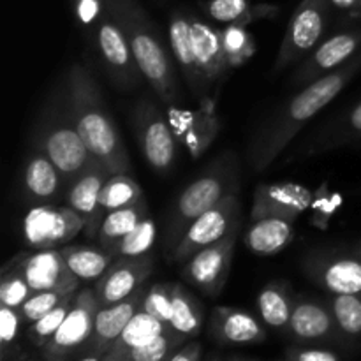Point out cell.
I'll return each instance as SVG.
<instances>
[{
    "mask_svg": "<svg viewBox=\"0 0 361 361\" xmlns=\"http://www.w3.org/2000/svg\"><path fill=\"white\" fill-rule=\"evenodd\" d=\"M109 176L111 175L101 164H97L78 176L66 189L67 207L85 219V233L88 238L99 236V229L106 217L101 207V190Z\"/></svg>",
    "mask_w": 361,
    "mask_h": 361,
    "instance_id": "obj_18",
    "label": "cell"
},
{
    "mask_svg": "<svg viewBox=\"0 0 361 361\" xmlns=\"http://www.w3.org/2000/svg\"><path fill=\"white\" fill-rule=\"evenodd\" d=\"M271 7L264 6L259 13H250L249 0H210L207 4V13L214 20L221 23L231 25L238 23L245 27L252 18H267L270 16Z\"/></svg>",
    "mask_w": 361,
    "mask_h": 361,
    "instance_id": "obj_34",
    "label": "cell"
},
{
    "mask_svg": "<svg viewBox=\"0 0 361 361\" xmlns=\"http://www.w3.org/2000/svg\"><path fill=\"white\" fill-rule=\"evenodd\" d=\"M212 334L222 344H261L267 341V330L256 317L231 307L215 309Z\"/></svg>",
    "mask_w": 361,
    "mask_h": 361,
    "instance_id": "obj_22",
    "label": "cell"
},
{
    "mask_svg": "<svg viewBox=\"0 0 361 361\" xmlns=\"http://www.w3.org/2000/svg\"><path fill=\"white\" fill-rule=\"evenodd\" d=\"M236 224H240V200L233 192L190 224L178 245L171 250V261L183 264L194 254L224 238Z\"/></svg>",
    "mask_w": 361,
    "mask_h": 361,
    "instance_id": "obj_7",
    "label": "cell"
},
{
    "mask_svg": "<svg viewBox=\"0 0 361 361\" xmlns=\"http://www.w3.org/2000/svg\"><path fill=\"white\" fill-rule=\"evenodd\" d=\"M145 200L143 189L127 173H116L104 182L101 190V207L104 214L130 207Z\"/></svg>",
    "mask_w": 361,
    "mask_h": 361,
    "instance_id": "obj_32",
    "label": "cell"
},
{
    "mask_svg": "<svg viewBox=\"0 0 361 361\" xmlns=\"http://www.w3.org/2000/svg\"><path fill=\"white\" fill-rule=\"evenodd\" d=\"M99 300L94 288H85L76 293L73 309L56 334L44 345V355L49 361H62L73 353L85 351L94 331L95 316L99 310Z\"/></svg>",
    "mask_w": 361,
    "mask_h": 361,
    "instance_id": "obj_9",
    "label": "cell"
},
{
    "mask_svg": "<svg viewBox=\"0 0 361 361\" xmlns=\"http://www.w3.org/2000/svg\"><path fill=\"white\" fill-rule=\"evenodd\" d=\"M80 361H102V356H97V355H87L85 358H81Z\"/></svg>",
    "mask_w": 361,
    "mask_h": 361,
    "instance_id": "obj_47",
    "label": "cell"
},
{
    "mask_svg": "<svg viewBox=\"0 0 361 361\" xmlns=\"http://www.w3.org/2000/svg\"><path fill=\"white\" fill-rule=\"evenodd\" d=\"M358 256H360V259H361V245H360V249H358Z\"/></svg>",
    "mask_w": 361,
    "mask_h": 361,
    "instance_id": "obj_50",
    "label": "cell"
},
{
    "mask_svg": "<svg viewBox=\"0 0 361 361\" xmlns=\"http://www.w3.org/2000/svg\"><path fill=\"white\" fill-rule=\"evenodd\" d=\"M23 182L30 200L39 201V203H49L56 200L66 185L62 173L53 164L44 150L30 155L25 164Z\"/></svg>",
    "mask_w": 361,
    "mask_h": 361,
    "instance_id": "obj_24",
    "label": "cell"
},
{
    "mask_svg": "<svg viewBox=\"0 0 361 361\" xmlns=\"http://www.w3.org/2000/svg\"><path fill=\"white\" fill-rule=\"evenodd\" d=\"M34 289L23 277L16 264L9 263L2 270V281H0V305L21 309L25 302L34 295Z\"/></svg>",
    "mask_w": 361,
    "mask_h": 361,
    "instance_id": "obj_38",
    "label": "cell"
},
{
    "mask_svg": "<svg viewBox=\"0 0 361 361\" xmlns=\"http://www.w3.org/2000/svg\"><path fill=\"white\" fill-rule=\"evenodd\" d=\"M331 6L342 11H353L360 6L361 0H330Z\"/></svg>",
    "mask_w": 361,
    "mask_h": 361,
    "instance_id": "obj_46",
    "label": "cell"
},
{
    "mask_svg": "<svg viewBox=\"0 0 361 361\" xmlns=\"http://www.w3.org/2000/svg\"><path fill=\"white\" fill-rule=\"evenodd\" d=\"M361 44V32H342L326 39L312 49L298 73L293 76V85L305 87L312 83L317 78L330 74L344 66L348 60L353 59L358 46Z\"/></svg>",
    "mask_w": 361,
    "mask_h": 361,
    "instance_id": "obj_17",
    "label": "cell"
},
{
    "mask_svg": "<svg viewBox=\"0 0 361 361\" xmlns=\"http://www.w3.org/2000/svg\"><path fill=\"white\" fill-rule=\"evenodd\" d=\"M360 66L361 56L348 60L334 73L324 74L312 83L305 85L295 97L277 109L261 127L250 147L249 161L254 171L263 173L264 169L270 168L275 159L295 140L302 127L341 94Z\"/></svg>",
    "mask_w": 361,
    "mask_h": 361,
    "instance_id": "obj_1",
    "label": "cell"
},
{
    "mask_svg": "<svg viewBox=\"0 0 361 361\" xmlns=\"http://www.w3.org/2000/svg\"><path fill=\"white\" fill-rule=\"evenodd\" d=\"M42 150L46 152L53 164L59 168L66 180V187L90 168L97 166V159L92 155L83 137L78 133L74 120L71 116L69 104L63 102L60 111L53 113L42 136Z\"/></svg>",
    "mask_w": 361,
    "mask_h": 361,
    "instance_id": "obj_5",
    "label": "cell"
},
{
    "mask_svg": "<svg viewBox=\"0 0 361 361\" xmlns=\"http://www.w3.org/2000/svg\"><path fill=\"white\" fill-rule=\"evenodd\" d=\"M295 238L293 222L286 219L264 217L252 221L245 235V245L256 256H275Z\"/></svg>",
    "mask_w": 361,
    "mask_h": 361,
    "instance_id": "obj_25",
    "label": "cell"
},
{
    "mask_svg": "<svg viewBox=\"0 0 361 361\" xmlns=\"http://www.w3.org/2000/svg\"><path fill=\"white\" fill-rule=\"evenodd\" d=\"M141 309L154 316L155 319L171 326L173 316V284H154L147 289Z\"/></svg>",
    "mask_w": 361,
    "mask_h": 361,
    "instance_id": "obj_39",
    "label": "cell"
},
{
    "mask_svg": "<svg viewBox=\"0 0 361 361\" xmlns=\"http://www.w3.org/2000/svg\"><path fill=\"white\" fill-rule=\"evenodd\" d=\"M331 314L341 334L348 337L361 335V296L335 295L330 302Z\"/></svg>",
    "mask_w": 361,
    "mask_h": 361,
    "instance_id": "obj_35",
    "label": "cell"
},
{
    "mask_svg": "<svg viewBox=\"0 0 361 361\" xmlns=\"http://www.w3.org/2000/svg\"><path fill=\"white\" fill-rule=\"evenodd\" d=\"M74 9L78 18L83 25L90 27L99 21L102 16V0H74Z\"/></svg>",
    "mask_w": 361,
    "mask_h": 361,
    "instance_id": "obj_43",
    "label": "cell"
},
{
    "mask_svg": "<svg viewBox=\"0 0 361 361\" xmlns=\"http://www.w3.org/2000/svg\"><path fill=\"white\" fill-rule=\"evenodd\" d=\"M21 270L34 291L76 293L80 279L71 271L60 249L34 250L11 261Z\"/></svg>",
    "mask_w": 361,
    "mask_h": 361,
    "instance_id": "obj_12",
    "label": "cell"
},
{
    "mask_svg": "<svg viewBox=\"0 0 361 361\" xmlns=\"http://www.w3.org/2000/svg\"><path fill=\"white\" fill-rule=\"evenodd\" d=\"M134 129L148 166L155 173H168L175 164L176 141L168 122L152 102L145 101L134 109Z\"/></svg>",
    "mask_w": 361,
    "mask_h": 361,
    "instance_id": "obj_11",
    "label": "cell"
},
{
    "mask_svg": "<svg viewBox=\"0 0 361 361\" xmlns=\"http://www.w3.org/2000/svg\"><path fill=\"white\" fill-rule=\"evenodd\" d=\"M312 200V190L300 185V183H261L254 192L250 217H252V221L264 217H277L295 222L307 208H310Z\"/></svg>",
    "mask_w": 361,
    "mask_h": 361,
    "instance_id": "obj_15",
    "label": "cell"
},
{
    "mask_svg": "<svg viewBox=\"0 0 361 361\" xmlns=\"http://www.w3.org/2000/svg\"><path fill=\"white\" fill-rule=\"evenodd\" d=\"M207 361H222L221 358H219V356L217 355H214V356H210V358H208Z\"/></svg>",
    "mask_w": 361,
    "mask_h": 361,
    "instance_id": "obj_49",
    "label": "cell"
},
{
    "mask_svg": "<svg viewBox=\"0 0 361 361\" xmlns=\"http://www.w3.org/2000/svg\"><path fill=\"white\" fill-rule=\"evenodd\" d=\"M236 183H238V173H236L235 159L233 155H222L204 175L185 187L176 200L169 221L164 242L166 249L171 252L200 215L214 208L226 196L236 192Z\"/></svg>",
    "mask_w": 361,
    "mask_h": 361,
    "instance_id": "obj_4",
    "label": "cell"
},
{
    "mask_svg": "<svg viewBox=\"0 0 361 361\" xmlns=\"http://www.w3.org/2000/svg\"><path fill=\"white\" fill-rule=\"evenodd\" d=\"M157 238V226L150 217L145 219L140 226L133 229L129 235L123 236L118 243L111 249L115 257H140L147 256L154 247Z\"/></svg>",
    "mask_w": 361,
    "mask_h": 361,
    "instance_id": "obj_33",
    "label": "cell"
},
{
    "mask_svg": "<svg viewBox=\"0 0 361 361\" xmlns=\"http://www.w3.org/2000/svg\"><path fill=\"white\" fill-rule=\"evenodd\" d=\"M353 134H361V102L358 106H355L353 111L345 116V120L341 126V130H338V136L331 137V140L337 143L338 137H351Z\"/></svg>",
    "mask_w": 361,
    "mask_h": 361,
    "instance_id": "obj_44",
    "label": "cell"
},
{
    "mask_svg": "<svg viewBox=\"0 0 361 361\" xmlns=\"http://www.w3.org/2000/svg\"><path fill=\"white\" fill-rule=\"evenodd\" d=\"M108 11L126 32L145 80L166 106L175 104L178 88L171 60L143 11L130 0H108Z\"/></svg>",
    "mask_w": 361,
    "mask_h": 361,
    "instance_id": "obj_3",
    "label": "cell"
},
{
    "mask_svg": "<svg viewBox=\"0 0 361 361\" xmlns=\"http://www.w3.org/2000/svg\"><path fill=\"white\" fill-rule=\"evenodd\" d=\"M67 267L83 282H94L102 277L109 264L115 261L109 250L87 245H63L60 249Z\"/></svg>",
    "mask_w": 361,
    "mask_h": 361,
    "instance_id": "obj_26",
    "label": "cell"
},
{
    "mask_svg": "<svg viewBox=\"0 0 361 361\" xmlns=\"http://www.w3.org/2000/svg\"><path fill=\"white\" fill-rule=\"evenodd\" d=\"M288 331L296 341L319 342L331 341L338 328L330 307L314 300H298L293 305Z\"/></svg>",
    "mask_w": 361,
    "mask_h": 361,
    "instance_id": "obj_21",
    "label": "cell"
},
{
    "mask_svg": "<svg viewBox=\"0 0 361 361\" xmlns=\"http://www.w3.org/2000/svg\"><path fill=\"white\" fill-rule=\"evenodd\" d=\"M229 361H256V360H247V358H240V356H233V358H229Z\"/></svg>",
    "mask_w": 361,
    "mask_h": 361,
    "instance_id": "obj_48",
    "label": "cell"
},
{
    "mask_svg": "<svg viewBox=\"0 0 361 361\" xmlns=\"http://www.w3.org/2000/svg\"><path fill=\"white\" fill-rule=\"evenodd\" d=\"M67 104L78 133L99 164L109 173H129L130 159L102 101L97 81L83 66H74L67 81Z\"/></svg>",
    "mask_w": 361,
    "mask_h": 361,
    "instance_id": "obj_2",
    "label": "cell"
},
{
    "mask_svg": "<svg viewBox=\"0 0 361 361\" xmlns=\"http://www.w3.org/2000/svg\"><path fill=\"white\" fill-rule=\"evenodd\" d=\"M330 7V0H302L289 20L288 30L279 48L274 63L275 73L288 69L289 66L312 53L326 30Z\"/></svg>",
    "mask_w": 361,
    "mask_h": 361,
    "instance_id": "obj_6",
    "label": "cell"
},
{
    "mask_svg": "<svg viewBox=\"0 0 361 361\" xmlns=\"http://www.w3.org/2000/svg\"><path fill=\"white\" fill-rule=\"evenodd\" d=\"M190 34H192L194 53H196L201 73L208 85L215 83L224 76L226 71L231 69L226 56L221 30L197 18H190Z\"/></svg>",
    "mask_w": 361,
    "mask_h": 361,
    "instance_id": "obj_20",
    "label": "cell"
},
{
    "mask_svg": "<svg viewBox=\"0 0 361 361\" xmlns=\"http://www.w3.org/2000/svg\"><path fill=\"white\" fill-rule=\"evenodd\" d=\"M97 46L101 49L108 73L120 87H133L140 78V67L134 60L133 49L126 32L111 14H102L97 23Z\"/></svg>",
    "mask_w": 361,
    "mask_h": 361,
    "instance_id": "obj_14",
    "label": "cell"
},
{
    "mask_svg": "<svg viewBox=\"0 0 361 361\" xmlns=\"http://www.w3.org/2000/svg\"><path fill=\"white\" fill-rule=\"evenodd\" d=\"M173 330L169 324L162 323V321L155 319L154 316H150L148 312H145L143 309L137 310L133 316V319L129 321L123 331L120 334V337L116 338V342L113 344V348L109 349V353H122L127 349L140 348V345L150 344L152 341H155L157 337H161L166 331Z\"/></svg>",
    "mask_w": 361,
    "mask_h": 361,
    "instance_id": "obj_30",
    "label": "cell"
},
{
    "mask_svg": "<svg viewBox=\"0 0 361 361\" xmlns=\"http://www.w3.org/2000/svg\"><path fill=\"white\" fill-rule=\"evenodd\" d=\"M74 298H76V293H71V295H67L55 309L49 310L46 316H42L41 319L30 324V328H28V338H30L37 348H44L49 342V338L56 334V330H59L60 324L63 323V319L67 317L69 310L73 309Z\"/></svg>",
    "mask_w": 361,
    "mask_h": 361,
    "instance_id": "obj_37",
    "label": "cell"
},
{
    "mask_svg": "<svg viewBox=\"0 0 361 361\" xmlns=\"http://www.w3.org/2000/svg\"><path fill=\"white\" fill-rule=\"evenodd\" d=\"M201 344L200 342H187L182 348L176 349L168 361H200Z\"/></svg>",
    "mask_w": 361,
    "mask_h": 361,
    "instance_id": "obj_45",
    "label": "cell"
},
{
    "mask_svg": "<svg viewBox=\"0 0 361 361\" xmlns=\"http://www.w3.org/2000/svg\"><path fill=\"white\" fill-rule=\"evenodd\" d=\"M293 305L295 302L289 296L286 286H282L281 282H271L264 286L257 296V310L261 314V319L274 330L288 331Z\"/></svg>",
    "mask_w": 361,
    "mask_h": 361,
    "instance_id": "obj_29",
    "label": "cell"
},
{
    "mask_svg": "<svg viewBox=\"0 0 361 361\" xmlns=\"http://www.w3.org/2000/svg\"><path fill=\"white\" fill-rule=\"evenodd\" d=\"M145 293H147V289L141 288L136 293H133L129 298L122 300V302L113 303V305L108 307H99L97 316H95L94 331H92L90 341H88L87 348H85L87 355H108L109 349L113 348L116 338L123 331V328L129 324L134 314L143 305Z\"/></svg>",
    "mask_w": 361,
    "mask_h": 361,
    "instance_id": "obj_19",
    "label": "cell"
},
{
    "mask_svg": "<svg viewBox=\"0 0 361 361\" xmlns=\"http://www.w3.org/2000/svg\"><path fill=\"white\" fill-rule=\"evenodd\" d=\"M147 217H150V215H148V204L145 200H141L136 204H130V207L118 208V210L106 214L101 229H99V242H101L102 249L111 252L113 247Z\"/></svg>",
    "mask_w": 361,
    "mask_h": 361,
    "instance_id": "obj_27",
    "label": "cell"
},
{
    "mask_svg": "<svg viewBox=\"0 0 361 361\" xmlns=\"http://www.w3.org/2000/svg\"><path fill=\"white\" fill-rule=\"evenodd\" d=\"M71 293L63 291H35L27 302L21 305L20 314L21 319H23L25 324H32L35 321L41 319L42 316L49 312V310L55 309L63 298Z\"/></svg>",
    "mask_w": 361,
    "mask_h": 361,
    "instance_id": "obj_40",
    "label": "cell"
},
{
    "mask_svg": "<svg viewBox=\"0 0 361 361\" xmlns=\"http://www.w3.org/2000/svg\"><path fill=\"white\" fill-rule=\"evenodd\" d=\"M238 231L240 224H236L224 238L200 250L189 261H185L182 270V277L185 279V282H189L207 296L221 295L228 282L229 270H231Z\"/></svg>",
    "mask_w": 361,
    "mask_h": 361,
    "instance_id": "obj_10",
    "label": "cell"
},
{
    "mask_svg": "<svg viewBox=\"0 0 361 361\" xmlns=\"http://www.w3.org/2000/svg\"><path fill=\"white\" fill-rule=\"evenodd\" d=\"M21 324H23V319H21L20 309L7 305L0 307V341H2L4 353H7V349L16 342Z\"/></svg>",
    "mask_w": 361,
    "mask_h": 361,
    "instance_id": "obj_41",
    "label": "cell"
},
{
    "mask_svg": "<svg viewBox=\"0 0 361 361\" xmlns=\"http://www.w3.org/2000/svg\"><path fill=\"white\" fill-rule=\"evenodd\" d=\"M286 361H288V360H286Z\"/></svg>",
    "mask_w": 361,
    "mask_h": 361,
    "instance_id": "obj_51",
    "label": "cell"
},
{
    "mask_svg": "<svg viewBox=\"0 0 361 361\" xmlns=\"http://www.w3.org/2000/svg\"><path fill=\"white\" fill-rule=\"evenodd\" d=\"M183 342H185L183 335L169 330L152 341L150 344L127 349L122 353H108L102 356V361H168L176 349L182 348Z\"/></svg>",
    "mask_w": 361,
    "mask_h": 361,
    "instance_id": "obj_31",
    "label": "cell"
},
{
    "mask_svg": "<svg viewBox=\"0 0 361 361\" xmlns=\"http://www.w3.org/2000/svg\"><path fill=\"white\" fill-rule=\"evenodd\" d=\"M286 356L288 361H341L335 353L316 348H291Z\"/></svg>",
    "mask_w": 361,
    "mask_h": 361,
    "instance_id": "obj_42",
    "label": "cell"
},
{
    "mask_svg": "<svg viewBox=\"0 0 361 361\" xmlns=\"http://www.w3.org/2000/svg\"><path fill=\"white\" fill-rule=\"evenodd\" d=\"M221 34L226 56H228V62L231 67L242 66L256 53V42L243 25H228L224 30H221Z\"/></svg>",
    "mask_w": 361,
    "mask_h": 361,
    "instance_id": "obj_36",
    "label": "cell"
},
{
    "mask_svg": "<svg viewBox=\"0 0 361 361\" xmlns=\"http://www.w3.org/2000/svg\"><path fill=\"white\" fill-rule=\"evenodd\" d=\"M154 270L152 256L115 257L101 279L95 281L94 291L99 305L108 307L129 298L133 293L143 288Z\"/></svg>",
    "mask_w": 361,
    "mask_h": 361,
    "instance_id": "obj_13",
    "label": "cell"
},
{
    "mask_svg": "<svg viewBox=\"0 0 361 361\" xmlns=\"http://www.w3.org/2000/svg\"><path fill=\"white\" fill-rule=\"evenodd\" d=\"M169 44L173 56L185 76L187 85L196 95H201L208 88L201 67L194 53L192 34H190V18L183 13H175L169 23Z\"/></svg>",
    "mask_w": 361,
    "mask_h": 361,
    "instance_id": "obj_23",
    "label": "cell"
},
{
    "mask_svg": "<svg viewBox=\"0 0 361 361\" xmlns=\"http://www.w3.org/2000/svg\"><path fill=\"white\" fill-rule=\"evenodd\" d=\"M203 305L200 300L183 288L180 282L173 284V316L171 328L185 338L197 337L203 326Z\"/></svg>",
    "mask_w": 361,
    "mask_h": 361,
    "instance_id": "obj_28",
    "label": "cell"
},
{
    "mask_svg": "<svg viewBox=\"0 0 361 361\" xmlns=\"http://www.w3.org/2000/svg\"><path fill=\"white\" fill-rule=\"evenodd\" d=\"M303 270L328 293L361 296V259L316 252L307 256L303 261Z\"/></svg>",
    "mask_w": 361,
    "mask_h": 361,
    "instance_id": "obj_16",
    "label": "cell"
},
{
    "mask_svg": "<svg viewBox=\"0 0 361 361\" xmlns=\"http://www.w3.org/2000/svg\"><path fill=\"white\" fill-rule=\"evenodd\" d=\"M85 231V219L71 207L39 204L23 219V238L34 250L56 249Z\"/></svg>",
    "mask_w": 361,
    "mask_h": 361,
    "instance_id": "obj_8",
    "label": "cell"
}]
</instances>
